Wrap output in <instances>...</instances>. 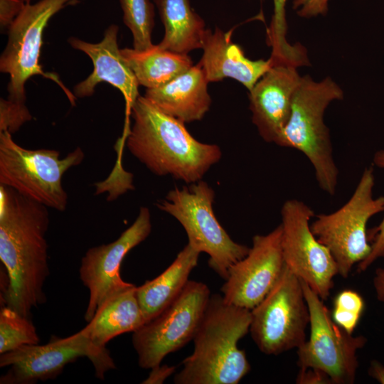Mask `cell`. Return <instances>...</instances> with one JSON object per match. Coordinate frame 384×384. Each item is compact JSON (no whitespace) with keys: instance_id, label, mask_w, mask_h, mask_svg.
<instances>
[{"instance_id":"5","label":"cell","mask_w":384,"mask_h":384,"mask_svg":"<svg viewBox=\"0 0 384 384\" xmlns=\"http://www.w3.org/2000/svg\"><path fill=\"white\" fill-rule=\"evenodd\" d=\"M85 157L80 147L60 159L55 149H28L16 143L7 131L0 132V184L48 208L64 211L68 194L62 178Z\"/></svg>"},{"instance_id":"9","label":"cell","mask_w":384,"mask_h":384,"mask_svg":"<svg viewBox=\"0 0 384 384\" xmlns=\"http://www.w3.org/2000/svg\"><path fill=\"white\" fill-rule=\"evenodd\" d=\"M86 357L95 368V376L101 380L105 373L116 368L107 348H100L91 341L85 326L65 338L52 336L44 345H24L1 353L0 366H10L1 377V384H33L53 379L66 365Z\"/></svg>"},{"instance_id":"25","label":"cell","mask_w":384,"mask_h":384,"mask_svg":"<svg viewBox=\"0 0 384 384\" xmlns=\"http://www.w3.org/2000/svg\"><path fill=\"white\" fill-rule=\"evenodd\" d=\"M123 21L133 37V48L145 50L153 46L154 9L149 0H119Z\"/></svg>"},{"instance_id":"32","label":"cell","mask_w":384,"mask_h":384,"mask_svg":"<svg viewBox=\"0 0 384 384\" xmlns=\"http://www.w3.org/2000/svg\"><path fill=\"white\" fill-rule=\"evenodd\" d=\"M296 383L299 384H329L331 383V381L323 371L313 368H307L299 370Z\"/></svg>"},{"instance_id":"34","label":"cell","mask_w":384,"mask_h":384,"mask_svg":"<svg viewBox=\"0 0 384 384\" xmlns=\"http://www.w3.org/2000/svg\"><path fill=\"white\" fill-rule=\"evenodd\" d=\"M373 287L377 299L384 303V268H378L373 277Z\"/></svg>"},{"instance_id":"13","label":"cell","mask_w":384,"mask_h":384,"mask_svg":"<svg viewBox=\"0 0 384 384\" xmlns=\"http://www.w3.org/2000/svg\"><path fill=\"white\" fill-rule=\"evenodd\" d=\"M282 248L285 265L324 301L338 274L329 249L313 234V210L297 199L286 201L281 209Z\"/></svg>"},{"instance_id":"7","label":"cell","mask_w":384,"mask_h":384,"mask_svg":"<svg viewBox=\"0 0 384 384\" xmlns=\"http://www.w3.org/2000/svg\"><path fill=\"white\" fill-rule=\"evenodd\" d=\"M373 166L366 167L350 199L339 209L319 214L310 225L313 234L331 253L338 274L346 278L352 267L371 251L366 226L373 215L384 211V196L373 198Z\"/></svg>"},{"instance_id":"31","label":"cell","mask_w":384,"mask_h":384,"mask_svg":"<svg viewBox=\"0 0 384 384\" xmlns=\"http://www.w3.org/2000/svg\"><path fill=\"white\" fill-rule=\"evenodd\" d=\"M25 4L26 3L23 0H0V26L1 31L8 30Z\"/></svg>"},{"instance_id":"22","label":"cell","mask_w":384,"mask_h":384,"mask_svg":"<svg viewBox=\"0 0 384 384\" xmlns=\"http://www.w3.org/2000/svg\"><path fill=\"white\" fill-rule=\"evenodd\" d=\"M165 28L159 46L188 54L202 48L206 33L203 20L192 9L189 0H154Z\"/></svg>"},{"instance_id":"20","label":"cell","mask_w":384,"mask_h":384,"mask_svg":"<svg viewBox=\"0 0 384 384\" xmlns=\"http://www.w3.org/2000/svg\"><path fill=\"white\" fill-rule=\"evenodd\" d=\"M200 252L188 243L159 276L136 288V296L146 323L168 307L181 293Z\"/></svg>"},{"instance_id":"30","label":"cell","mask_w":384,"mask_h":384,"mask_svg":"<svg viewBox=\"0 0 384 384\" xmlns=\"http://www.w3.org/2000/svg\"><path fill=\"white\" fill-rule=\"evenodd\" d=\"M329 0H294L293 9L304 18L325 15L328 11Z\"/></svg>"},{"instance_id":"6","label":"cell","mask_w":384,"mask_h":384,"mask_svg":"<svg viewBox=\"0 0 384 384\" xmlns=\"http://www.w3.org/2000/svg\"><path fill=\"white\" fill-rule=\"evenodd\" d=\"M215 192L202 180L188 187L169 191L156 206L174 218L184 228L188 244L208 255V265L226 279L230 267L242 259L249 247L235 242L217 220L213 209Z\"/></svg>"},{"instance_id":"1","label":"cell","mask_w":384,"mask_h":384,"mask_svg":"<svg viewBox=\"0 0 384 384\" xmlns=\"http://www.w3.org/2000/svg\"><path fill=\"white\" fill-rule=\"evenodd\" d=\"M46 206L0 184V260L7 273L4 305L29 317L46 301L49 275Z\"/></svg>"},{"instance_id":"36","label":"cell","mask_w":384,"mask_h":384,"mask_svg":"<svg viewBox=\"0 0 384 384\" xmlns=\"http://www.w3.org/2000/svg\"><path fill=\"white\" fill-rule=\"evenodd\" d=\"M26 4L31 3L33 1L35 0H23Z\"/></svg>"},{"instance_id":"18","label":"cell","mask_w":384,"mask_h":384,"mask_svg":"<svg viewBox=\"0 0 384 384\" xmlns=\"http://www.w3.org/2000/svg\"><path fill=\"white\" fill-rule=\"evenodd\" d=\"M232 31L224 32L216 28L214 32L206 30L198 63L210 82L233 78L250 90L273 65L268 60H251L242 48L233 42Z\"/></svg>"},{"instance_id":"24","label":"cell","mask_w":384,"mask_h":384,"mask_svg":"<svg viewBox=\"0 0 384 384\" xmlns=\"http://www.w3.org/2000/svg\"><path fill=\"white\" fill-rule=\"evenodd\" d=\"M36 329L29 317L4 305L0 310V354L24 345L38 344Z\"/></svg>"},{"instance_id":"27","label":"cell","mask_w":384,"mask_h":384,"mask_svg":"<svg viewBox=\"0 0 384 384\" xmlns=\"http://www.w3.org/2000/svg\"><path fill=\"white\" fill-rule=\"evenodd\" d=\"M364 309V302L356 292L345 289L334 299L331 315L334 322L349 334H353Z\"/></svg>"},{"instance_id":"23","label":"cell","mask_w":384,"mask_h":384,"mask_svg":"<svg viewBox=\"0 0 384 384\" xmlns=\"http://www.w3.org/2000/svg\"><path fill=\"white\" fill-rule=\"evenodd\" d=\"M121 52L139 85L146 89L162 86L193 65L188 54L164 49L159 44L145 50L125 48Z\"/></svg>"},{"instance_id":"35","label":"cell","mask_w":384,"mask_h":384,"mask_svg":"<svg viewBox=\"0 0 384 384\" xmlns=\"http://www.w3.org/2000/svg\"><path fill=\"white\" fill-rule=\"evenodd\" d=\"M368 374L380 383L384 384V366L380 362L375 360L370 362Z\"/></svg>"},{"instance_id":"12","label":"cell","mask_w":384,"mask_h":384,"mask_svg":"<svg viewBox=\"0 0 384 384\" xmlns=\"http://www.w3.org/2000/svg\"><path fill=\"white\" fill-rule=\"evenodd\" d=\"M301 282L309 311L310 336L297 348L298 366L320 370L334 384L353 383L358 367L356 353L366 345V338L353 336L336 324L323 300Z\"/></svg>"},{"instance_id":"2","label":"cell","mask_w":384,"mask_h":384,"mask_svg":"<svg viewBox=\"0 0 384 384\" xmlns=\"http://www.w3.org/2000/svg\"><path fill=\"white\" fill-rule=\"evenodd\" d=\"M131 112L134 124L127 132V148L155 175L193 183L220 160L218 145L198 141L185 123L164 114L144 96L137 99Z\"/></svg>"},{"instance_id":"10","label":"cell","mask_w":384,"mask_h":384,"mask_svg":"<svg viewBox=\"0 0 384 384\" xmlns=\"http://www.w3.org/2000/svg\"><path fill=\"white\" fill-rule=\"evenodd\" d=\"M251 314V336L265 354L278 355L306 341L308 305L300 279L285 264L272 289Z\"/></svg>"},{"instance_id":"3","label":"cell","mask_w":384,"mask_h":384,"mask_svg":"<svg viewBox=\"0 0 384 384\" xmlns=\"http://www.w3.org/2000/svg\"><path fill=\"white\" fill-rule=\"evenodd\" d=\"M251 310L210 295L194 336L193 353L174 378L176 384H238L250 370L239 341L250 331Z\"/></svg>"},{"instance_id":"4","label":"cell","mask_w":384,"mask_h":384,"mask_svg":"<svg viewBox=\"0 0 384 384\" xmlns=\"http://www.w3.org/2000/svg\"><path fill=\"white\" fill-rule=\"evenodd\" d=\"M343 97V90L331 78L316 82L309 75L301 77L289 118L276 144L302 152L314 169L319 187L331 196L336 191L338 169L324 114L331 102Z\"/></svg>"},{"instance_id":"11","label":"cell","mask_w":384,"mask_h":384,"mask_svg":"<svg viewBox=\"0 0 384 384\" xmlns=\"http://www.w3.org/2000/svg\"><path fill=\"white\" fill-rule=\"evenodd\" d=\"M210 297L208 286L189 280L178 297L161 313L133 332L139 366L151 369L191 340L199 327Z\"/></svg>"},{"instance_id":"8","label":"cell","mask_w":384,"mask_h":384,"mask_svg":"<svg viewBox=\"0 0 384 384\" xmlns=\"http://www.w3.org/2000/svg\"><path fill=\"white\" fill-rule=\"evenodd\" d=\"M79 2V0H39L25 4L7 30V43L0 57V71L9 75L8 100L26 104L25 85L31 77L40 75L58 83L75 105L74 95L54 74L43 72L39 58L43 32L50 18L63 9Z\"/></svg>"},{"instance_id":"16","label":"cell","mask_w":384,"mask_h":384,"mask_svg":"<svg viewBox=\"0 0 384 384\" xmlns=\"http://www.w3.org/2000/svg\"><path fill=\"white\" fill-rule=\"evenodd\" d=\"M272 60V66L249 90V100L252 122L260 135L265 142L277 144L289 118L301 76L296 66Z\"/></svg>"},{"instance_id":"26","label":"cell","mask_w":384,"mask_h":384,"mask_svg":"<svg viewBox=\"0 0 384 384\" xmlns=\"http://www.w3.org/2000/svg\"><path fill=\"white\" fill-rule=\"evenodd\" d=\"M274 12L268 31V43L272 48V55L284 59L297 57L301 50L299 43L291 45L286 38L287 24L285 6L287 0H273Z\"/></svg>"},{"instance_id":"28","label":"cell","mask_w":384,"mask_h":384,"mask_svg":"<svg viewBox=\"0 0 384 384\" xmlns=\"http://www.w3.org/2000/svg\"><path fill=\"white\" fill-rule=\"evenodd\" d=\"M32 119V115L26 104H20L8 99L0 100V132L10 134L17 132L26 122Z\"/></svg>"},{"instance_id":"19","label":"cell","mask_w":384,"mask_h":384,"mask_svg":"<svg viewBox=\"0 0 384 384\" xmlns=\"http://www.w3.org/2000/svg\"><path fill=\"white\" fill-rule=\"evenodd\" d=\"M208 82L198 63L166 84L146 89L144 97L164 114L189 123L201 120L210 109Z\"/></svg>"},{"instance_id":"17","label":"cell","mask_w":384,"mask_h":384,"mask_svg":"<svg viewBox=\"0 0 384 384\" xmlns=\"http://www.w3.org/2000/svg\"><path fill=\"white\" fill-rule=\"evenodd\" d=\"M118 31L117 25H110L105 31L102 40L96 43L73 36L68 39L73 48L85 53L93 64L91 74L77 84L73 91L78 97H90L94 94L97 84L108 82L122 93L128 114L139 97V85L122 55L117 43Z\"/></svg>"},{"instance_id":"14","label":"cell","mask_w":384,"mask_h":384,"mask_svg":"<svg viewBox=\"0 0 384 384\" xmlns=\"http://www.w3.org/2000/svg\"><path fill=\"white\" fill-rule=\"evenodd\" d=\"M151 231L150 212L147 208L141 207L134 222L117 240L87 250L79 270L80 280L89 290L85 313L87 322L109 296L133 284L121 277V264L126 255L145 240Z\"/></svg>"},{"instance_id":"21","label":"cell","mask_w":384,"mask_h":384,"mask_svg":"<svg viewBox=\"0 0 384 384\" xmlns=\"http://www.w3.org/2000/svg\"><path fill=\"white\" fill-rule=\"evenodd\" d=\"M136 288L133 284L111 294L97 309L95 316L85 326L95 346L106 348L113 338L134 332L146 323Z\"/></svg>"},{"instance_id":"29","label":"cell","mask_w":384,"mask_h":384,"mask_svg":"<svg viewBox=\"0 0 384 384\" xmlns=\"http://www.w3.org/2000/svg\"><path fill=\"white\" fill-rule=\"evenodd\" d=\"M373 161L376 166L384 169V149L375 152ZM370 239L371 251L365 260L358 263L357 270L359 272H364L377 259L384 257V218L377 227L371 230Z\"/></svg>"},{"instance_id":"33","label":"cell","mask_w":384,"mask_h":384,"mask_svg":"<svg viewBox=\"0 0 384 384\" xmlns=\"http://www.w3.org/2000/svg\"><path fill=\"white\" fill-rule=\"evenodd\" d=\"M175 366H157L151 368L146 379L142 383H162L174 371Z\"/></svg>"},{"instance_id":"15","label":"cell","mask_w":384,"mask_h":384,"mask_svg":"<svg viewBox=\"0 0 384 384\" xmlns=\"http://www.w3.org/2000/svg\"><path fill=\"white\" fill-rule=\"evenodd\" d=\"M282 226L256 235L246 256L233 264L221 287L224 300L252 310L272 289L284 267Z\"/></svg>"}]
</instances>
